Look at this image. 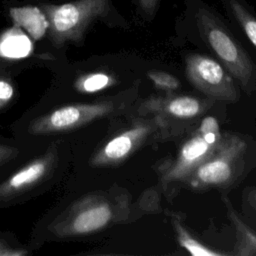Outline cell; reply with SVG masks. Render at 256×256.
<instances>
[{
    "instance_id": "cell-1",
    "label": "cell",
    "mask_w": 256,
    "mask_h": 256,
    "mask_svg": "<svg viewBox=\"0 0 256 256\" xmlns=\"http://www.w3.org/2000/svg\"><path fill=\"white\" fill-rule=\"evenodd\" d=\"M132 217L127 191L113 189L85 195L71 204L50 225L57 237H75L100 232Z\"/></svg>"
},
{
    "instance_id": "cell-2",
    "label": "cell",
    "mask_w": 256,
    "mask_h": 256,
    "mask_svg": "<svg viewBox=\"0 0 256 256\" xmlns=\"http://www.w3.org/2000/svg\"><path fill=\"white\" fill-rule=\"evenodd\" d=\"M199 33L225 69L248 94L256 90V65L221 19L207 7L196 14Z\"/></svg>"
},
{
    "instance_id": "cell-3",
    "label": "cell",
    "mask_w": 256,
    "mask_h": 256,
    "mask_svg": "<svg viewBox=\"0 0 256 256\" xmlns=\"http://www.w3.org/2000/svg\"><path fill=\"white\" fill-rule=\"evenodd\" d=\"M247 152L244 137L222 133L212 153L191 173L186 184L195 191L230 187L244 171Z\"/></svg>"
},
{
    "instance_id": "cell-4",
    "label": "cell",
    "mask_w": 256,
    "mask_h": 256,
    "mask_svg": "<svg viewBox=\"0 0 256 256\" xmlns=\"http://www.w3.org/2000/svg\"><path fill=\"white\" fill-rule=\"evenodd\" d=\"M137 88H130L111 99L93 103H73L56 108L30 123L28 131L33 135L67 132L85 126L95 120L124 112L132 104Z\"/></svg>"
},
{
    "instance_id": "cell-5",
    "label": "cell",
    "mask_w": 256,
    "mask_h": 256,
    "mask_svg": "<svg viewBox=\"0 0 256 256\" xmlns=\"http://www.w3.org/2000/svg\"><path fill=\"white\" fill-rule=\"evenodd\" d=\"M169 134L171 131L159 117L137 115L129 127L113 135L95 151L90 164L94 167L120 165L148 142Z\"/></svg>"
},
{
    "instance_id": "cell-6",
    "label": "cell",
    "mask_w": 256,
    "mask_h": 256,
    "mask_svg": "<svg viewBox=\"0 0 256 256\" xmlns=\"http://www.w3.org/2000/svg\"><path fill=\"white\" fill-rule=\"evenodd\" d=\"M108 0H77L45 6L50 37L54 45L79 41L88 25L108 12Z\"/></svg>"
},
{
    "instance_id": "cell-7",
    "label": "cell",
    "mask_w": 256,
    "mask_h": 256,
    "mask_svg": "<svg viewBox=\"0 0 256 256\" xmlns=\"http://www.w3.org/2000/svg\"><path fill=\"white\" fill-rule=\"evenodd\" d=\"M185 74L189 82L213 101L235 103L240 99L236 80L215 59L198 53L185 58Z\"/></svg>"
},
{
    "instance_id": "cell-8",
    "label": "cell",
    "mask_w": 256,
    "mask_h": 256,
    "mask_svg": "<svg viewBox=\"0 0 256 256\" xmlns=\"http://www.w3.org/2000/svg\"><path fill=\"white\" fill-rule=\"evenodd\" d=\"M215 101L209 98H198L191 95L175 93L152 95L142 100L136 108L137 115H155L172 131L176 122H191L201 117Z\"/></svg>"
},
{
    "instance_id": "cell-9",
    "label": "cell",
    "mask_w": 256,
    "mask_h": 256,
    "mask_svg": "<svg viewBox=\"0 0 256 256\" xmlns=\"http://www.w3.org/2000/svg\"><path fill=\"white\" fill-rule=\"evenodd\" d=\"M217 143H208L197 129L193 131L182 142L173 160L160 169L159 183L162 188L186 183L191 173L212 153Z\"/></svg>"
},
{
    "instance_id": "cell-10",
    "label": "cell",
    "mask_w": 256,
    "mask_h": 256,
    "mask_svg": "<svg viewBox=\"0 0 256 256\" xmlns=\"http://www.w3.org/2000/svg\"><path fill=\"white\" fill-rule=\"evenodd\" d=\"M56 154L57 151L50 148L8 177L0 184V199L19 195L44 179L53 167Z\"/></svg>"
},
{
    "instance_id": "cell-11",
    "label": "cell",
    "mask_w": 256,
    "mask_h": 256,
    "mask_svg": "<svg viewBox=\"0 0 256 256\" xmlns=\"http://www.w3.org/2000/svg\"><path fill=\"white\" fill-rule=\"evenodd\" d=\"M10 16L15 25L25 29L34 40L41 39L49 27L48 20L37 7L11 8Z\"/></svg>"
},
{
    "instance_id": "cell-12",
    "label": "cell",
    "mask_w": 256,
    "mask_h": 256,
    "mask_svg": "<svg viewBox=\"0 0 256 256\" xmlns=\"http://www.w3.org/2000/svg\"><path fill=\"white\" fill-rule=\"evenodd\" d=\"M33 51L30 38L21 31L20 27H13L0 36V57L5 59H22Z\"/></svg>"
},
{
    "instance_id": "cell-13",
    "label": "cell",
    "mask_w": 256,
    "mask_h": 256,
    "mask_svg": "<svg viewBox=\"0 0 256 256\" xmlns=\"http://www.w3.org/2000/svg\"><path fill=\"white\" fill-rule=\"evenodd\" d=\"M171 222L174 228L178 244L194 256H224L227 255L224 252L215 250L209 246L198 241L189 230L183 225L180 217L175 214H171Z\"/></svg>"
},
{
    "instance_id": "cell-14",
    "label": "cell",
    "mask_w": 256,
    "mask_h": 256,
    "mask_svg": "<svg viewBox=\"0 0 256 256\" xmlns=\"http://www.w3.org/2000/svg\"><path fill=\"white\" fill-rule=\"evenodd\" d=\"M226 204L228 215L235 225L238 234V242L236 245L235 254L237 255H256V233L247 227L242 220L238 217L237 213L229 203L228 199L223 198Z\"/></svg>"
},
{
    "instance_id": "cell-15",
    "label": "cell",
    "mask_w": 256,
    "mask_h": 256,
    "mask_svg": "<svg viewBox=\"0 0 256 256\" xmlns=\"http://www.w3.org/2000/svg\"><path fill=\"white\" fill-rule=\"evenodd\" d=\"M116 77L107 72H91L80 76L74 83V88L80 93H96L114 86Z\"/></svg>"
},
{
    "instance_id": "cell-16",
    "label": "cell",
    "mask_w": 256,
    "mask_h": 256,
    "mask_svg": "<svg viewBox=\"0 0 256 256\" xmlns=\"http://www.w3.org/2000/svg\"><path fill=\"white\" fill-rule=\"evenodd\" d=\"M226 5L249 41L256 48V17L239 0H226Z\"/></svg>"
},
{
    "instance_id": "cell-17",
    "label": "cell",
    "mask_w": 256,
    "mask_h": 256,
    "mask_svg": "<svg viewBox=\"0 0 256 256\" xmlns=\"http://www.w3.org/2000/svg\"><path fill=\"white\" fill-rule=\"evenodd\" d=\"M147 77L152 82L153 86L156 89L163 91L164 94L175 93L181 87L179 79L166 71L157 69L149 70L147 71Z\"/></svg>"
},
{
    "instance_id": "cell-18",
    "label": "cell",
    "mask_w": 256,
    "mask_h": 256,
    "mask_svg": "<svg viewBox=\"0 0 256 256\" xmlns=\"http://www.w3.org/2000/svg\"><path fill=\"white\" fill-rule=\"evenodd\" d=\"M197 130L199 131V133H201L202 135L204 134H207V133H216V134H221V131H220V126L218 124V121L215 117H212V116H206L204 117Z\"/></svg>"
},
{
    "instance_id": "cell-19",
    "label": "cell",
    "mask_w": 256,
    "mask_h": 256,
    "mask_svg": "<svg viewBox=\"0 0 256 256\" xmlns=\"http://www.w3.org/2000/svg\"><path fill=\"white\" fill-rule=\"evenodd\" d=\"M158 4L159 0H137L138 9L146 19H152L154 17Z\"/></svg>"
},
{
    "instance_id": "cell-20",
    "label": "cell",
    "mask_w": 256,
    "mask_h": 256,
    "mask_svg": "<svg viewBox=\"0 0 256 256\" xmlns=\"http://www.w3.org/2000/svg\"><path fill=\"white\" fill-rule=\"evenodd\" d=\"M14 95V88L12 84L4 79H0V109L6 106Z\"/></svg>"
},
{
    "instance_id": "cell-21",
    "label": "cell",
    "mask_w": 256,
    "mask_h": 256,
    "mask_svg": "<svg viewBox=\"0 0 256 256\" xmlns=\"http://www.w3.org/2000/svg\"><path fill=\"white\" fill-rule=\"evenodd\" d=\"M19 154V150L7 146V145H0V166L9 162L13 158H15Z\"/></svg>"
},
{
    "instance_id": "cell-22",
    "label": "cell",
    "mask_w": 256,
    "mask_h": 256,
    "mask_svg": "<svg viewBox=\"0 0 256 256\" xmlns=\"http://www.w3.org/2000/svg\"><path fill=\"white\" fill-rule=\"evenodd\" d=\"M25 254H27V251L23 249H15L7 243L0 241V256H22Z\"/></svg>"
},
{
    "instance_id": "cell-23",
    "label": "cell",
    "mask_w": 256,
    "mask_h": 256,
    "mask_svg": "<svg viewBox=\"0 0 256 256\" xmlns=\"http://www.w3.org/2000/svg\"><path fill=\"white\" fill-rule=\"evenodd\" d=\"M246 200L248 205L256 214V186L249 189V191L246 194Z\"/></svg>"
}]
</instances>
